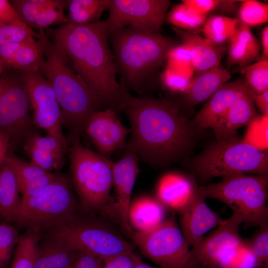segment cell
<instances>
[{"label": "cell", "mask_w": 268, "mask_h": 268, "mask_svg": "<svg viewBox=\"0 0 268 268\" xmlns=\"http://www.w3.org/2000/svg\"><path fill=\"white\" fill-rule=\"evenodd\" d=\"M121 85L142 94L153 86L158 70L178 43L173 38L126 27L107 33Z\"/></svg>", "instance_id": "cell-3"}, {"label": "cell", "mask_w": 268, "mask_h": 268, "mask_svg": "<svg viewBox=\"0 0 268 268\" xmlns=\"http://www.w3.org/2000/svg\"><path fill=\"white\" fill-rule=\"evenodd\" d=\"M248 91L251 94H260L268 90V60L261 59L240 70Z\"/></svg>", "instance_id": "cell-32"}, {"label": "cell", "mask_w": 268, "mask_h": 268, "mask_svg": "<svg viewBox=\"0 0 268 268\" xmlns=\"http://www.w3.org/2000/svg\"><path fill=\"white\" fill-rule=\"evenodd\" d=\"M71 137L69 160L74 187L85 208L98 209L110 198L113 162L84 146L78 133L73 132Z\"/></svg>", "instance_id": "cell-6"}, {"label": "cell", "mask_w": 268, "mask_h": 268, "mask_svg": "<svg viewBox=\"0 0 268 268\" xmlns=\"http://www.w3.org/2000/svg\"><path fill=\"white\" fill-rule=\"evenodd\" d=\"M28 40L21 42L10 43L0 46V63L1 66H4L10 67L18 52Z\"/></svg>", "instance_id": "cell-50"}, {"label": "cell", "mask_w": 268, "mask_h": 268, "mask_svg": "<svg viewBox=\"0 0 268 268\" xmlns=\"http://www.w3.org/2000/svg\"><path fill=\"white\" fill-rule=\"evenodd\" d=\"M70 268H73V265Z\"/></svg>", "instance_id": "cell-58"}, {"label": "cell", "mask_w": 268, "mask_h": 268, "mask_svg": "<svg viewBox=\"0 0 268 268\" xmlns=\"http://www.w3.org/2000/svg\"><path fill=\"white\" fill-rule=\"evenodd\" d=\"M2 79H0V93L2 90Z\"/></svg>", "instance_id": "cell-56"}, {"label": "cell", "mask_w": 268, "mask_h": 268, "mask_svg": "<svg viewBox=\"0 0 268 268\" xmlns=\"http://www.w3.org/2000/svg\"><path fill=\"white\" fill-rule=\"evenodd\" d=\"M239 23L237 18L212 15L206 17L201 28L204 37L219 46L228 42Z\"/></svg>", "instance_id": "cell-28"}, {"label": "cell", "mask_w": 268, "mask_h": 268, "mask_svg": "<svg viewBox=\"0 0 268 268\" xmlns=\"http://www.w3.org/2000/svg\"><path fill=\"white\" fill-rule=\"evenodd\" d=\"M249 94L262 114L268 115V90L260 94Z\"/></svg>", "instance_id": "cell-52"}, {"label": "cell", "mask_w": 268, "mask_h": 268, "mask_svg": "<svg viewBox=\"0 0 268 268\" xmlns=\"http://www.w3.org/2000/svg\"><path fill=\"white\" fill-rule=\"evenodd\" d=\"M10 145V140L9 137L0 130V167L8 154V150Z\"/></svg>", "instance_id": "cell-53"}, {"label": "cell", "mask_w": 268, "mask_h": 268, "mask_svg": "<svg viewBox=\"0 0 268 268\" xmlns=\"http://www.w3.org/2000/svg\"><path fill=\"white\" fill-rule=\"evenodd\" d=\"M67 6V0H57L55 4L41 12L32 27L41 31L54 24L67 23V17L64 13V9Z\"/></svg>", "instance_id": "cell-36"}, {"label": "cell", "mask_w": 268, "mask_h": 268, "mask_svg": "<svg viewBox=\"0 0 268 268\" xmlns=\"http://www.w3.org/2000/svg\"><path fill=\"white\" fill-rule=\"evenodd\" d=\"M172 29L189 50L194 70L198 73L220 65L226 48L216 45L197 32L175 27Z\"/></svg>", "instance_id": "cell-19"}, {"label": "cell", "mask_w": 268, "mask_h": 268, "mask_svg": "<svg viewBox=\"0 0 268 268\" xmlns=\"http://www.w3.org/2000/svg\"></svg>", "instance_id": "cell-59"}, {"label": "cell", "mask_w": 268, "mask_h": 268, "mask_svg": "<svg viewBox=\"0 0 268 268\" xmlns=\"http://www.w3.org/2000/svg\"><path fill=\"white\" fill-rule=\"evenodd\" d=\"M257 267H259L257 259L252 251L245 242V244L241 247L234 257L229 268H256Z\"/></svg>", "instance_id": "cell-48"}, {"label": "cell", "mask_w": 268, "mask_h": 268, "mask_svg": "<svg viewBox=\"0 0 268 268\" xmlns=\"http://www.w3.org/2000/svg\"><path fill=\"white\" fill-rule=\"evenodd\" d=\"M46 238L39 241L34 268H70L79 252L57 238Z\"/></svg>", "instance_id": "cell-21"}, {"label": "cell", "mask_w": 268, "mask_h": 268, "mask_svg": "<svg viewBox=\"0 0 268 268\" xmlns=\"http://www.w3.org/2000/svg\"><path fill=\"white\" fill-rule=\"evenodd\" d=\"M6 159L10 163L15 172L18 184L42 177L50 172L31 162H26L13 154H8Z\"/></svg>", "instance_id": "cell-40"}, {"label": "cell", "mask_w": 268, "mask_h": 268, "mask_svg": "<svg viewBox=\"0 0 268 268\" xmlns=\"http://www.w3.org/2000/svg\"><path fill=\"white\" fill-rule=\"evenodd\" d=\"M230 78V73L220 65L198 73L184 93L188 102L196 105L208 100Z\"/></svg>", "instance_id": "cell-22"}, {"label": "cell", "mask_w": 268, "mask_h": 268, "mask_svg": "<svg viewBox=\"0 0 268 268\" xmlns=\"http://www.w3.org/2000/svg\"><path fill=\"white\" fill-rule=\"evenodd\" d=\"M18 239L14 227L8 223H0V268H5L7 265Z\"/></svg>", "instance_id": "cell-39"}, {"label": "cell", "mask_w": 268, "mask_h": 268, "mask_svg": "<svg viewBox=\"0 0 268 268\" xmlns=\"http://www.w3.org/2000/svg\"><path fill=\"white\" fill-rule=\"evenodd\" d=\"M206 17L182 2L171 8L167 13L166 19L173 27L197 32L202 27Z\"/></svg>", "instance_id": "cell-31"}, {"label": "cell", "mask_w": 268, "mask_h": 268, "mask_svg": "<svg viewBox=\"0 0 268 268\" xmlns=\"http://www.w3.org/2000/svg\"><path fill=\"white\" fill-rule=\"evenodd\" d=\"M1 65L0 63V72H1Z\"/></svg>", "instance_id": "cell-57"}, {"label": "cell", "mask_w": 268, "mask_h": 268, "mask_svg": "<svg viewBox=\"0 0 268 268\" xmlns=\"http://www.w3.org/2000/svg\"><path fill=\"white\" fill-rule=\"evenodd\" d=\"M17 179L6 159L0 167V217L6 223L13 222L21 198Z\"/></svg>", "instance_id": "cell-26"}, {"label": "cell", "mask_w": 268, "mask_h": 268, "mask_svg": "<svg viewBox=\"0 0 268 268\" xmlns=\"http://www.w3.org/2000/svg\"><path fill=\"white\" fill-rule=\"evenodd\" d=\"M40 38L45 59L39 71L51 85L61 107L63 123L79 134L84 130L90 115L100 106L83 80L69 68L67 58L62 49L49 40L43 31Z\"/></svg>", "instance_id": "cell-4"}, {"label": "cell", "mask_w": 268, "mask_h": 268, "mask_svg": "<svg viewBox=\"0 0 268 268\" xmlns=\"http://www.w3.org/2000/svg\"><path fill=\"white\" fill-rule=\"evenodd\" d=\"M247 126L242 141L266 152L268 147V115H256Z\"/></svg>", "instance_id": "cell-34"}, {"label": "cell", "mask_w": 268, "mask_h": 268, "mask_svg": "<svg viewBox=\"0 0 268 268\" xmlns=\"http://www.w3.org/2000/svg\"><path fill=\"white\" fill-rule=\"evenodd\" d=\"M194 167L204 179L236 173L268 175V153L244 143L235 134L216 139L196 158Z\"/></svg>", "instance_id": "cell-7"}, {"label": "cell", "mask_w": 268, "mask_h": 268, "mask_svg": "<svg viewBox=\"0 0 268 268\" xmlns=\"http://www.w3.org/2000/svg\"><path fill=\"white\" fill-rule=\"evenodd\" d=\"M261 43L263 49V59L268 57V26L264 27L261 34Z\"/></svg>", "instance_id": "cell-54"}, {"label": "cell", "mask_w": 268, "mask_h": 268, "mask_svg": "<svg viewBox=\"0 0 268 268\" xmlns=\"http://www.w3.org/2000/svg\"><path fill=\"white\" fill-rule=\"evenodd\" d=\"M131 234L143 254L161 268H203L193 257L174 216L150 230Z\"/></svg>", "instance_id": "cell-10"}, {"label": "cell", "mask_w": 268, "mask_h": 268, "mask_svg": "<svg viewBox=\"0 0 268 268\" xmlns=\"http://www.w3.org/2000/svg\"><path fill=\"white\" fill-rule=\"evenodd\" d=\"M170 5L168 0H111L107 33L126 27L159 32Z\"/></svg>", "instance_id": "cell-11"}, {"label": "cell", "mask_w": 268, "mask_h": 268, "mask_svg": "<svg viewBox=\"0 0 268 268\" xmlns=\"http://www.w3.org/2000/svg\"><path fill=\"white\" fill-rule=\"evenodd\" d=\"M25 149L29 155L30 162L40 168L50 172L59 170L64 162V156L55 154L28 144H25Z\"/></svg>", "instance_id": "cell-38"}, {"label": "cell", "mask_w": 268, "mask_h": 268, "mask_svg": "<svg viewBox=\"0 0 268 268\" xmlns=\"http://www.w3.org/2000/svg\"><path fill=\"white\" fill-rule=\"evenodd\" d=\"M165 215L164 205L157 199L143 196L131 202L128 221L137 232L155 228L163 222Z\"/></svg>", "instance_id": "cell-23"}, {"label": "cell", "mask_w": 268, "mask_h": 268, "mask_svg": "<svg viewBox=\"0 0 268 268\" xmlns=\"http://www.w3.org/2000/svg\"><path fill=\"white\" fill-rule=\"evenodd\" d=\"M196 187L185 176L169 173L163 175L158 183L157 199L163 205L179 211L189 202Z\"/></svg>", "instance_id": "cell-20"}, {"label": "cell", "mask_w": 268, "mask_h": 268, "mask_svg": "<svg viewBox=\"0 0 268 268\" xmlns=\"http://www.w3.org/2000/svg\"><path fill=\"white\" fill-rule=\"evenodd\" d=\"M256 115L254 103L248 91L234 102L213 127L216 138L236 134L238 129L248 126Z\"/></svg>", "instance_id": "cell-24"}, {"label": "cell", "mask_w": 268, "mask_h": 268, "mask_svg": "<svg viewBox=\"0 0 268 268\" xmlns=\"http://www.w3.org/2000/svg\"><path fill=\"white\" fill-rule=\"evenodd\" d=\"M246 244L255 255L259 267L268 268V224L259 227L253 237L245 240Z\"/></svg>", "instance_id": "cell-37"}, {"label": "cell", "mask_w": 268, "mask_h": 268, "mask_svg": "<svg viewBox=\"0 0 268 268\" xmlns=\"http://www.w3.org/2000/svg\"><path fill=\"white\" fill-rule=\"evenodd\" d=\"M228 43L227 63L241 67L251 64L260 51L259 44L250 27L239 21L235 32Z\"/></svg>", "instance_id": "cell-25"}, {"label": "cell", "mask_w": 268, "mask_h": 268, "mask_svg": "<svg viewBox=\"0 0 268 268\" xmlns=\"http://www.w3.org/2000/svg\"><path fill=\"white\" fill-rule=\"evenodd\" d=\"M44 59L42 40L40 37L39 40L36 41L32 37L20 49L10 67L23 72L39 71Z\"/></svg>", "instance_id": "cell-29"}, {"label": "cell", "mask_w": 268, "mask_h": 268, "mask_svg": "<svg viewBox=\"0 0 268 268\" xmlns=\"http://www.w3.org/2000/svg\"><path fill=\"white\" fill-rule=\"evenodd\" d=\"M238 19L249 27L265 24L268 21V5L255 0H242Z\"/></svg>", "instance_id": "cell-33"}, {"label": "cell", "mask_w": 268, "mask_h": 268, "mask_svg": "<svg viewBox=\"0 0 268 268\" xmlns=\"http://www.w3.org/2000/svg\"><path fill=\"white\" fill-rule=\"evenodd\" d=\"M124 154L113 164V186L115 188L116 211L122 227L131 234L128 221V210L132 191L139 173L138 157L134 149L126 143Z\"/></svg>", "instance_id": "cell-16"}, {"label": "cell", "mask_w": 268, "mask_h": 268, "mask_svg": "<svg viewBox=\"0 0 268 268\" xmlns=\"http://www.w3.org/2000/svg\"><path fill=\"white\" fill-rule=\"evenodd\" d=\"M123 111L131 125V136L126 143L150 165H163L178 158L193 138V122L170 100L134 97Z\"/></svg>", "instance_id": "cell-2"}, {"label": "cell", "mask_w": 268, "mask_h": 268, "mask_svg": "<svg viewBox=\"0 0 268 268\" xmlns=\"http://www.w3.org/2000/svg\"><path fill=\"white\" fill-rule=\"evenodd\" d=\"M40 37L27 24H0V47L6 44L21 42L31 38Z\"/></svg>", "instance_id": "cell-35"}, {"label": "cell", "mask_w": 268, "mask_h": 268, "mask_svg": "<svg viewBox=\"0 0 268 268\" xmlns=\"http://www.w3.org/2000/svg\"><path fill=\"white\" fill-rule=\"evenodd\" d=\"M42 231L78 252L87 253L102 260L133 251L131 244L110 227L76 214L47 226Z\"/></svg>", "instance_id": "cell-8"}, {"label": "cell", "mask_w": 268, "mask_h": 268, "mask_svg": "<svg viewBox=\"0 0 268 268\" xmlns=\"http://www.w3.org/2000/svg\"><path fill=\"white\" fill-rule=\"evenodd\" d=\"M141 262L133 251H130L103 260V268H135Z\"/></svg>", "instance_id": "cell-46"}, {"label": "cell", "mask_w": 268, "mask_h": 268, "mask_svg": "<svg viewBox=\"0 0 268 268\" xmlns=\"http://www.w3.org/2000/svg\"><path fill=\"white\" fill-rule=\"evenodd\" d=\"M191 77L167 67L161 75V81L165 88L170 91L184 93L193 80Z\"/></svg>", "instance_id": "cell-42"}, {"label": "cell", "mask_w": 268, "mask_h": 268, "mask_svg": "<svg viewBox=\"0 0 268 268\" xmlns=\"http://www.w3.org/2000/svg\"><path fill=\"white\" fill-rule=\"evenodd\" d=\"M10 2L21 20L30 27L33 26L43 10L33 0H12Z\"/></svg>", "instance_id": "cell-44"}, {"label": "cell", "mask_w": 268, "mask_h": 268, "mask_svg": "<svg viewBox=\"0 0 268 268\" xmlns=\"http://www.w3.org/2000/svg\"><path fill=\"white\" fill-rule=\"evenodd\" d=\"M90 137L98 153L106 157L124 148L130 129L125 126L116 112L109 108L93 113L87 120L84 130Z\"/></svg>", "instance_id": "cell-15"}, {"label": "cell", "mask_w": 268, "mask_h": 268, "mask_svg": "<svg viewBox=\"0 0 268 268\" xmlns=\"http://www.w3.org/2000/svg\"><path fill=\"white\" fill-rule=\"evenodd\" d=\"M0 93V130L12 140L29 135L34 125L29 113V99L22 81L3 77Z\"/></svg>", "instance_id": "cell-13"}, {"label": "cell", "mask_w": 268, "mask_h": 268, "mask_svg": "<svg viewBox=\"0 0 268 268\" xmlns=\"http://www.w3.org/2000/svg\"><path fill=\"white\" fill-rule=\"evenodd\" d=\"M41 232L37 229H28L19 236L14 258L10 268H34L38 244Z\"/></svg>", "instance_id": "cell-30"}, {"label": "cell", "mask_w": 268, "mask_h": 268, "mask_svg": "<svg viewBox=\"0 0 268 268\" xmlns=\"http://www.w3.org/2000/svg\"><path fill=\"white\" fill-rule=\"evenodd\" d=\"M73 268H103V260L93 255L79 252Z\"/></svg>", "instance_id": "cell-51"}, {"label": "cell", "mask_w": 268, "mask_h": 268, "mask_svg": "<svg viewBox=\"0 0 268 268\" xmlns=\"http://www.w3.org/2000/svg\"><path fill=\"white\" fill-rule=\"evenodd\" d=\"M58 175L51 172L28 182L19 184L21 199L27 198L34 196L56 179Z\"/></svg>", "instance_id": "cell-45"}, {"label": "cell", "mask_w": 268, "mask_h": 268, "mask_svg": "<svg viewBox=\"0 0 268 268\" xmlns=\"http://www.w3.org/2000/svg\"><path fill=\"white\" fill-rule=\"evenodd\" d=\"M21 79L34 109V124L67 145L62 132V112L50 83L40 71L23 72Z\"/></svg>", "instance_id": "cell-12"}, {"label": "cell", "mask_w": 268, "mask_h": 268, "mask_svg": "<svg viewBox=\"0 0 268 268\" xmlns=\"http://www.w3.org/2000/svg\"><path fill=\"white\" fill-rule=\"evenodd\" d=\"M0 23L26 24L18 16L10 1L0 0Z\"/></svg>", "instance_id": "cell-49"}, {"label": "cell", "mask_w": 268, "mask_h": 268, "mask_svg": "<svg viewBox=\"0 0 268 268\" xmlns=\"http://www.w3.org/2000/svg\"><path fill=\"white\" fill-rule=\"evenodd\" d=\"M135 268H155L141 262Z\"/></svg>", "instance_id": "cell-55"}, {"label": "cell", "mask_w": 268, "mask_h": 268, "mask_svg": "<svg viewBox=\"0 0 268 268\" xmlns=\"http://www.w3.org/2000/svg\"><path fill=\"white\" fill-rule=\"evenodd\" d=\"M268 175L236 173L222 177L218 183L198 187L206 198L219 200L240 215L246 227L268 224Z\"/></svg>", "instance_id": "cell-5"}, {"label": "cell", "mask_w": 268, "mask_h": 268, "mask_svg": "<svg viewBox=\"0 0 268 268\" xmlns=\"http://www.w3.org/2000/svg\"><path fill=\"white\" fill-rule=\"evenodd\" d=\"M76 203L68 181L58 175L37 195L21 199L13 222L21 227L41 230L75 214Z\"/></svg>", "instance_id": "cell-9"}, {"label": "cell", "mask_w": 268, "mask_h": 268, "mask_svg": "<svg viewBox=\"0 0 268 268\" xmlns=\"http://www.w3.org/2000/svg\"><path fill=\"white\" fill-rule=\"evenodd\" d=\"M67 20L69 23L85 25L99 21L103 13L109 9L111 0H70Z\"/></svg>", "instance_id": "cell-27"}, {"label": "cell", "mask_w": 268, "mask_h": 268, "mask_svg": "<svg viewBox=\"0 0 268 268\" xmlns=\"http://www.w3.org/2000/svg\"><path fill=\"white\" fill-rule=\"evenodd\" d=\"M168 67H171L192 77L194 70L192 57L189 49L184 45H177L169 52Z\"/></svg>", "instance_id": "cell-41"}, {"label": "cell", "mask_w": 268, "mask_h": 268, "mask_svg": "<svg viewBox=\"0 0 268 268\" xmlns=\"http://www.w3.org/2000/svg\"><path fill=\"white\" fill-rule=\"evenodd\" d=\"M206 198L196 187L189 202L178 211L181 230L189 247L198 244L207 232L224 221L208 206Z\"/></svg>", "instance_id": "cell-17"}, {"label": "cell", "mask_w": 268, "mask_h": 268, "mask_svg": "<svg viewBox=\"0 0 268 268\" xmlns=\"http://www.w3.org/2000/svg\"><path fill=\"white\" fill-rule=\"evenodd\" d=\"M28 136L26 144L38 149L63 156L67 149V145L53 136L37 134H29Z\"/></svg>", "instance_id": "cell-43"}, {"label": "cell", "mask_w": 268, "mask_h": 268, "mask_svg": "<svg viewBox=\"0 0 268 268\" xmlns=\"http://www.w3.org/2000/svg\"><path fill=\"white\" fill-rule=\"evenodd\" d=\"M248 91L244 79L227 82L197 113L194 124L201 129H212L234 102Z\"/></svg>", "instance_id": "cell-18"}, {"label": "cell", "mask_w": 268, "mask_h": 268, "mask_svg": "<svg viewBox=\"0 0 268 268\" xmlns=\"http://www.w3.org/2000/svg\"><path fill=\"white\" fill-rule=\"evenodd\" d=\"M47 31L53 42L71 62L101 107L123 111L132 102L134 97L117 80L105 20L85 25L67 23Z\"/></svg>", "instance_id": "cell-1"}, {"label": "cell", "mask_w": 268, "mask_h": 268, "mask_svg": "<svg viewBox=\"0 0 268 268\" xmlns=\"http://www.w3.org/2000/svg\"><path fill=\"white\" fill-rule=\"evenodd\" d=\"M182 2L191 7L198 13L207 16V14L220 7L225 10L230 9V0H183Z\"/></svg>", "instance_id": "cell-47"}, {"label": "cell", "mask_w": 268, "mask_h": 268, "mask_svg": "<svg viewBox=\"0 0 268 268\" xmlns=\"http://www.w3.org/2000/svg\"><path fill=\"white\" fill-rule=\"evenodd\" d=\"M242 223V217L233 213L213 234L193 247L190 251L194 258L203 268H217L218 262L224 254L245 244L239 233Z\"/></svg>", "instance_id": "cell-14"}]
</instances>
